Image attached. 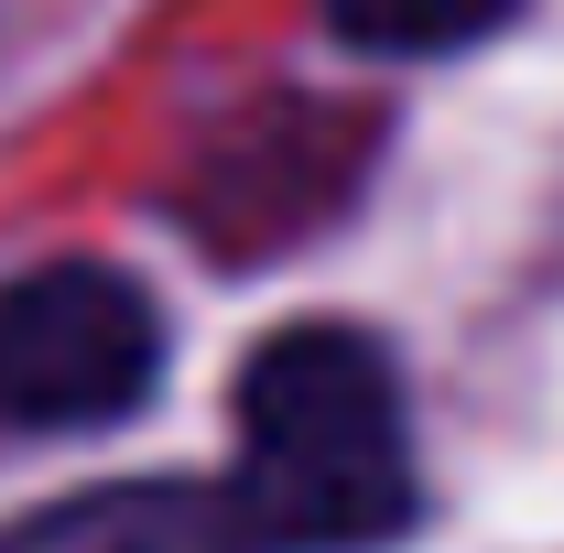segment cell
Returning a JSON list of instances; mask_svg holds the SVG:
<instances>
[{
	"mask_svg": "<svg viewBox=\"0 0 564 553\" xmlns=\"http://www.w3.org/2000/svg\"><path fill=\"white\" fill-rule=\"evenodd\" d=\"M413 521L402 369L358 326H293L239 369V467L217 488L228 553H358Z\"/></svg>",
	"mask_w": 564,
	"mask_h": 553,
	"instance_id": "cell-1",
	"label": "cell"
},
{
	"mask_svg": "<svg viewBox=\"0 0 564 553\" xmlns=\"http://www.w3.org/2000/svg\"><path fill=\"white\" fill-rule=\"evenodd\" d=\"M163 380V315L109 261H44L0 282V423L76 434L120 423Z\"/></svg>",
	"mask_w": 564,
	"mask_h": 553,
	"instance_id": "cell-2",
	"label": "cell"
},
{
	"mask_svg": "<svg viewBox=\"0 0 564 553\" xmlns=\"http://www.w3.org/2000/svg\"><path fill=\"white\" fill-rule=\"evenodd\" d=\"M0 553H228V532H217V499L196 488H98L0 532Z\"/></svg>",
	"mask_w": 564,
	"mask_h": 553,
	"instance_id": "cell-3",
	"label": "cell"
},
{
	"mask_svg": "<svg viewBox=\"0 0 564 553\" xmlns=\"http://www.w3.org/2000/svg\"><path fill=\"white\" fill-rule=\"evenodd\" d=\"M326 22L369 55H456V44H489L499 22H521V0H326Z\"/></svg>",
	"mask_w": 564,
	"mask_h": 553,
	"instance_id": "cell-4",
	"label": "cell"
}]
</instances>
